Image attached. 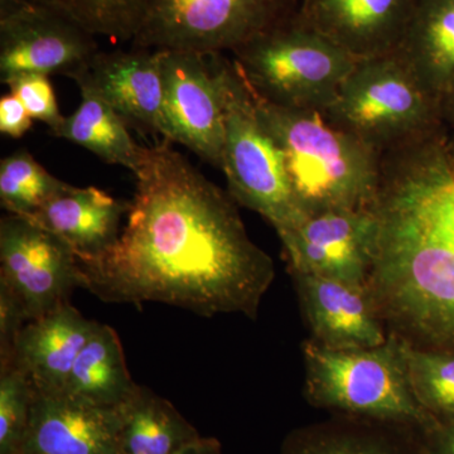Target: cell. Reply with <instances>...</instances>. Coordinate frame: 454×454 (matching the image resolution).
<instances>
[{
  "mask_svg": "<svg viewBox=\"0 0 454 454\" xmlns=\"http://www.w3.org/2000/svg\"><path fill=\"white\" fill-rule=\"evenodd\" d=\"M70 18L83 29L115 42H131L145 0H32Z\"/></svg>",
  "mask_w": 454,
  "mask_h": 454,
  "instance_id": "d4e9b609",
  "label": "cell"
},
{
  "mask_svg": "<svg viewBox=\"0 0 454 454\" xmlns=\"http://www.w3.org/2000/svg\"><path fill=\"white\" fill-rule=\"evenodd\" d=\"M176 454H223L216 438L200 437Z\"/></svg>",
  "mask_w": 454,
  "mask_h": 454,
  "instance_id": "d6a6232c",
  "label": "cell"
},
{
  "mask_svg": "<svg viewBox=\"0 0 454 454\" xmlns=\"http://www.w3.org/2000/svg\"><path fill=\"white\" fill-rule=\"evenodd\" d=\"M395 53L439 104L454 74V0H413Z\"/></svg>",
  "mask_w": 454,
  "mask_h": 454,
  "instance_id": "ffe728a7",
  "label": "cell"
},
{
  "mask_svg": "<svg viewBox=\"0 0 454 454\" xmlns=\"http://www.w3.org/2000/svg\"><path fill=\"white\" fill-rule=\"evenodd\" d=\"M127 225L103 258L80 262L82 288L106 303L169 304L196 315L258 316L276 277L235 200L170 140L143 146Z\"/></svg>",
  "mask_w": 454,
  "mask_h": 454,
  "instance_id": "6da1fadb",
  "label": "cell"
},
{
  "mask_svg": "<svg viewBox=\"0 0 454 454\" xmlns=\"http://www.w3.org/2000/svg\"><path fill=\"white\" fill-rule=\"evenodd\" d=\"M259 98L273 106L322 113L358 59L297 13L231 53Z\"/></svg>",
  "mask_w": 454,
  "mask_h": 454,
  "instance_id": "52a82bcc",
  "label": "cell"
},
{
  "mask_svg": "<svg viewBox=\"0 0 454 454\" xmlns=\"http://www.w3.org/2000/svg\"><path fill=\"white\" fill-rule=\"evenodd\" d=\"M446 146L448 154H450V160L454 166V128L453 129L446 130Z\"/></svg>",
  "mask_w": 454,
  "mask_h": 454,
  "instance_id": "836d02e7",
  "label": "cell"
},
{
  "mask_svg": "<svg viewBox=\"0 0 454 454\" xmlns=\"http://www.w3.org/2000/svg\"><path fill=\"white\" fill-rule=\"evenodd\" d=\"M303 357L304 395L317 408L422 433L439 423L415 396L405 342L395 334L369 348L334 349L310 340Z\"/></svg>",
  "mask_w": 454,
  "mask_h": 454,
  "instance_id": "277c9868",
  "label": "cell"
},
{
  "mask_svg": "<svg viewBox=\"0 0 454 454\" xmlns=\"http://www.w3.org/2000/svg\"><path fill=\"white\" fill-rule=\"evenodd\" d=\"M67 186L27 149H20L0 162V203L8 214L31 217Z\"/></svg>",
  "mask_w": 454,
  "mask_h": 454,
  "instance_id": "cb8c5ba5",
  "label": "cell"
},
{
  "mask_svg": "<svg viewBox=\"0 0 454 454\" xmlns=\"http://www.w3.org/2000/svg\"><path fill=\"white\" fill-rule=\"evenodd\" d=\"M280 454H427L422 432L337 415L289 433Z\"/></svg>",
  "mask_w": 454,
  "mask_h": 454,
  "instance_id": "d6986e66",
  "label": "cell"
},
{
  "mask_svg": "<svg viewBox=\"0 0 454 454\" xmlns=\"http://www.w3.org/2000/svg\"><path fill=\"white\" fill-rule=\"evenodd\" d=\"M97 35L32 0H0L2 82L25 74L76 79L98 55Z\"/></svg>",
  "mask_w": 454,
  "mask_h": 454,
  "instance_id": "9c48e42d",
  "label": "cell"
},
{
  "mask_svg": "<svg viewBox=\"0 0 454 454\" xmlns=\"http://www.w3.org/2000/svg\"><path fill=\"white\" fill-rule=\"evenodd\" d=\"M415 396L438 422L454 420V354L413 348L405 343Z\"/></svg>",
  "mask_w": 454,
  "mask_h": 454,
  "instance_id": "484cf974",
  "label": "cell"
},
{
  "mask_svg": "<svg viewBox=\"0 0 454 454\" xmlns=\"http://www.w3.org/2000/svg\"><path fill=\"white\" fill-rule=\"evenodd\" d=\"M167 140L221 169L225 124L212 53L160 52Z\"/></svg>",
  "mask_w": 454,
  "mask_h": 454,
  "instance_id": "8fae6325",
  "label": "cell"
},
{
  "mask_svg": "<svg viewBox=\"0 0 454 454\" xmlns=\"http://www.w3.org/2000/svg\"><path fill=\"white\" fill-rule=\"evenodd\" d=\"M16 95L33 121L44 122L53 133L62 124L65 116L59 112L55 90L49 76L41 74H25L12 77L4 82Z\"/></svg>",
  "mask_w": 454,
  "mask_h": 454,
  "instance_id": "83f0119b",
  "label": "cell"
},
{
  "mask_svg": "<svg viewBox=\"0 0 454 454\" xmlns=\"http://www.w3.org/2000/svg\"><path fill=\"white\" fill-rule=\"evenodd\" d=\"M367 289L385 327L454 354V166L446 133L381 157Z\"/></svg>",
  "mask_w": 454,
  "mask_h": 454,
  "instance_id": "7a4b0ae2",
  "label": "cell"
},
{
  "mask_svg": "<svg viewBox=\"0 0 454 454\" xmlns=\"http://www.w3.org/2000/svg\"><path fill=\"white\" fill-rule=\"evenodd\" d=\"M223 97L225 143L223 170L236 203L262 215L277 234L307 219L301 210L279 149L260 118L255 95L232 57L212 53Z\"/></svg>",
  "mask_w": 454,
  "mask_h": 454,
  "instance_id": "8992f818",
  "label": "cell"
},
{
  "mask_svg": "<svg viewBox=\"0 0 454 454\" xmlns=\"http://www.w3.org/2000/svg\"><path fill=\"white\" fill-rule=\"evenodd\" d=\"M74 82L103 98L128 127L167 139L160 52L133 47L98 51L88 70Z\"/></svg>",
  "mask_w": 454,
  "mask_h": 454,
  "instance_id": "4fadbf2b",
  "label": "cell"
},
{
  "mask_svg": "<svg viewBox=\"0 0 454 454\" xmlns=\"http://www.w3.org/2000/svg\"><path fill=\"white\" fill-rule=\"evenodd\" d=\"M254 95L262 124L282 154L293 195L307 217L372 206L380 182V155L319 112L273 106Z\"/></svg>",
  "mask_w": 454,
  "mask_h": 454,
  "instance_id": "3957f363",
  "label": "cell"
},
{
  "mask_svg": "<svg viewBox=\"0 0 454 454\" xmlns=\"http://www.w3.org/2000/svg\"><path fill=\"white\" fill-rule=\"evenodd\" d=\"M376 232L372 208H339L312 215L278 236L292 274L367 286Z\"/></svg>",
  "mask_w": 454,
  "mask_h": 454,
  "instance_id": "7c38bea8",
  "label": "cell"
},
{
  "mask_svg": "<svg viewBox=\"0 0 454 454\" xmlns=\"http://www.w3.org/2000/svg\"><path fill=\"white\" fill-rule=\"evenodd\" d=\"M35 385L28 373L0 366V454H20L25 442Z\"/></svg>",
  "mask_w": 454,
  "mask_h": 454,
  "instance_id": "4316f807",
  "label": "cell"
},
{
  "mask_svg": "<svg viewBox=\"0 0 454 454\" xmlns=\"http://www.w3.org/2000/svg\"><path fill=\"white\" fill-rule=\"evenodd\" d=\"M313 340L334 349L369 348L387 342L366 286L312 274H292Z\"/></svg>",
  "mask_w": 454,
  "mask_h": 454,
  "instance_id": "9a60e30c",
  "label": "cell"
},
{
  "mask_svg": "<svg viewBox=\"0 0 454 454\" xmlns=\"http://www.w3.org/2000/svg\"><path fill=\"white\" fill-rule=\"evenodd\" d=\"M137 387L118 333L110 325L98 324L74 361L64 391L91 404L116 409Z\"/></svg>",
  "mask_w": 454,
  "mask_h": 454,
  "instance_id": "7402d4cb",
  "label": "cell"
},
{
  "mask_svg": "<svg viewBox=\"0 0 454 454\" xmlns=\"http://www.w3.org/2000/svg\"><path fill=\"white\" fill-rule=\"evenodd\" d=\"M79 89L82 103L76 112L66 116L51 134L83 146L104 162L136 172L142 160L143 146L131 138L127 122L94 91Z\"/></svg>",
  "mask_w": 454,
  "mask_h": 454,
  "instance_id": "603a6c76",
  "label": "cell"
},
{
  "mask_svg": "<svg viewBox=\"0 0 454 454\" xmlns=\"http://www.w3.org/2000/svg\"><path fill=\"white\" fill-rule=\"evenodd\" d=\"M20 454H121L116 409L35 387Z\"/></svg>",
  "mask_w": 454,
  "mask_h": 454,
  "instance_id": "5bb4252c",
  "label": "cell"
},
{
  "mask_svg": "<svg viewBox=\"0 0 454 454\" xmlns=\"http://www.w3.org/2000/svg\"><path fill=\"white\" fill-rule=\"evenodd\" d=\"M98 325L70 303L64 304L27 322L14 346L12 364L28 373L35 389L64 390L74 361Z\"/></svg>",
  "mask_w": 454,
  "mask_h": 454,
  "instance_id": "ac0fdd59",
  "label": "cell"
},
{
  "mask_svg": "<svg viewBox=\"0 0 454 454\" xmlns=\"http://www.w3.org/2000/svg\"><path fill=\"white\" fill-rule=\"evenodd\" d=\"M413 0H301L300 16L357 59L395 53Z\"/></svg>",
  "mask_w": 454,
  "mask_h": 454,
  "instance_id": "2e32d148",
  "label": "cell"
},
{
  "mask_svg": "<svg viewBox=\"0 0 454 454\" xmlns=\"http://www.w3.org/2000/svg\"><path fill=\"white\" fill-rule=\"evenodd\" d=\"M0 283L14 293L32 321L70 303L74 289L82 288V269L59 236L8 214L0 221Z\"/></svg>",
  "mask_w": 454,
  "mask_h": 454,
  "instance_id": "30bf717a",
  "label": "cell"
},
{
  "mask_svg": "<svg viewBox=\"0 0 454 454\" xmlns=\"http://www.w3.org/2000/svg\"><path fill=\"white\" fill-rule=\"evenodd\" d=\"M301 0H145L133 49L234 52L297 13Z\"/></svg>",
  "mask_w": 454,
  "mask_h": 454,
  "instance_id": "ba28073f",
  "label": "cell"
},
{
  "mask_svg": "<svg viewBox=\"0 0 454 454\" xmlns=\"http://www.w3.org/2000/svg\"><path fill=\"white\" fill-rule=\"evenodd\" d=\"M422 442L427 454H454V420L439 422L423 432Z\"/></svg>",
  "mask_w": 454,
  "mask_h": 454,
  "instance_id": "4dcf8cb0",
  "label": "cell"
},
{
  "mask_svg": "<svg viewBox=\"0 0 454 454\" xmlns=\"http://www.w3.org/2000/svg\"><path fill=\"white\" fill-rule=\"evenodd\" d=\"M130 202L114 199L97 187L68 184L27 219L49 230L76 254L80 262H94L116 244Z\"/></svg>",
  "mask_w": 454,
  "mask_h": 454,
  "instance_id": "e0dca14e",
  "label": "cell"
},
{
  "mask_svg": "<svg viewBox=\"0 0 454 454\" xmlns=\"http://www.w3.org/2000/svg\"><path fill=\"white\" fill-rule=\"evenodd\" d=\"M439 110H441L442 121L446 130L454 128V74L448 82L443 94L439 98Z\"/></svg>",
  "mask_w": 454,
  "mask_h": 454,
  "instance_id": "1f68e13d",
  "label": "cell"
},
{
  "mask_svg": "<svg viewBox=\"0 0 454 454\" xmlns=\"http://www.w3.org/2000/svg\"><path fill=\"white\" fill-rule=\"evenodd\" d=\"M27 322L25 307L5 284L0 283V366L13 363L14 346Z\"/></svg>",
  "mask_w": 454,
  "mask_h": 454,
  "instance_id": "f1b7e54d",
  "label": "cell"
},
{
  "mask_svg": "<svg viewBox=\"0 0 454 454\" xmlns=\"http://www.w3.org/2000/svg\"><path fill=\"white\" fill-rule=\"evenodd\" d=\"M32 116L16 95H4L0 98V133L11 138H20L31 129Z\"/></svg>",
  "mask_w": 454,
  "mask_h": 454,
  "instance_id": "f546056e",
  "label": "cell"
},
{
  "mask_svg": "<svg viewBox=\"0 0 454 454\" xmlns=\"http://www.w3.org/2000/svg\"><path fill=\"white\" fill-rule=\"evenodd\" d=\"M321 114L380 157L446 131L438 101L396 53L358 59Z\"/></svg>",
  "mask_w": 454,
  "mask_h": 454,
  "instance_id": "5b68a950",
  "label": "cell"
},
{
  "mask_svg": "<svg viewBox=\"0 0 454 454\" xmlns=\"http://www.w3.org/2000/svg\"><path fill=\"white\" fill-rule=\"evenodd\" d=\"M116 413L121 454H176L201 437L168 400L140 385Z\"/></svg>",
  "mask_w": 454,
  "mask_h": 454,
  "instance_id": "44dd1931",
  "label": "cell"
}]
</instances>
